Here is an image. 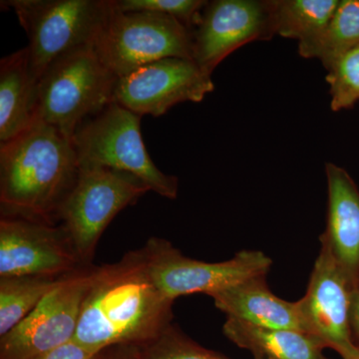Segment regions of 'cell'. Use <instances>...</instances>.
Returning <instances> with one entry per match:
<instances>
[{
  "mask_svg": "<svg viewBox=\"0 0 359 359\" xmlns=\"http://www.w3.org/2000/svg\"><path fill=\"white\" fill-rule=\"evenodd\" d=\"M149 271L168 299L195 294L211 295L256 276H268L273 261L261 250H244L233 259L207 263L184 256L165 238H149L142 248Z\"/></svg>",
  "mask_w": 359,
  "mask_h": 359,
  "instance_id": "8",
  "label": "cell"
},
{
  "mask_svg": "<svg viewBox=\"0 0 359 359\" xmlns=\"http://www.w3.org/2000/svg\"><path fill=\"white\" fill-rule=\"evenodd\" d=\"M137 359H228L200 346L174 323L158 339L136 347Z\"/></svg>",
  "mask_w": 359,
  "mask_h": 359,
  "instance_id": "21",
  "label": "cell"
},
{
  "mask_svg": "<svg viewBox=\"0 0 359 359\" xmlns=\"http://www.w3.org/2000/svg\"><path fill=\"white\" fill-rule=\"evenodd\" d=\"M330 108L332 111L351 109L359 101V46L337 60L327 70Z\"/></svg>",
  "mask_w": 359,
  "mask_h": 359,
  "instance_id": "22",
  "label": "cell"
},
{
  "mask_svg": "<svg viewBox=\"0 0 359 359\" xmlns=\"http://www.w3.org/2000/svg\"><path fill=\"white\" fill-rule=\"evenodd\" d=\"M122 13H154L176 18L192 32L199 23L204 0H114Z\"/></svg>",
  "mask_w": 359,
  "mask_h": 359,
  "instance_id": "23",
  "label": "cell"
},
{
  "mask_svg": "<svg viewBox=\"0 0 359 359\" xmlns=\"http://www.w3.org/2000/svg\"><path fill=\"white\" fill-rule=\"evenodd\" d=\"M353 289L327 245L321 244L306 294L297 304L306 332L342 359L359 355V347L354 342L351 328Z\"/></svg>",
  "mask_w": 359,
  "mask_h": 359,
  "instance_id": "12",
  "label": "cell"
},
{
  "mask_svg": "<svg viewBox=\"0 0 359 359\" xmlns=\"http://www.w3.org/2000/svg\"><path fill=\"white\" fill-rule=\"evenodd\" d=\"M359 46V0H341L318 39L299 47L304 58L320 59L328 70L347 52Z\"/></svg>",
  "mask_w": 359,
  "mask_h": 359,
  "instance_id": "20",
  "label": "cell"
},
{
  "mask_svg": "<svg viewBox=\"0 0 359 359\" xmlns=\"http://www.w3.org/2000/svg\"><path fill=\"white\" fill-rule=\"evenodd\" d=\"M351 359H359V355H358V356H356V358H351Z\"/></svg>",
  "mask_w": 359,
  "mask_h": 359,
  "instance_id": "27",
  "label": "cell"
},
{
  "mask_svg": "<svg viewBox=\"0 0 359 359\" xmlns=\"http://www.w3.org/2000/svg\"><path fill=\"white\" fill-rule=\"evenodd\" d=\"M226 318L255 327L306 332L299 304L276 297L266 276H256L210 295Z\"/></svg>",
  "mask_w": 359,
  "mask_h": 359,
  "instance_id": "15",
  "label": "cell"
},
{
  "mask_svg": "<svg viewBox=\"0 0 359 359\" xmlns=\"http://www.w3.org/2000/svg\"><path fill=\"white\" fill-rule=\"evenodd\" d=\"M27 35L33 80L39 82L58 58L85 46L95 47L111 11V0H7Z\"/></svg>",
  "mask_w": 359,
  "mask_h": 359,
  "instance_id": "4",
  "label": "cell"
},
{
  "mask_svg": "<svg viewBox=\"0 0 359 359\" xmlns=\"http://www.w3.org/2000/svg\"><path fill=\"white\" fill-rule=\"evenodd\" d=\"M174 301L153 280L143 250L94 266L74 340L94 353L145 346L173 325Z\"/></svg>",
  "mask_w": 359,
  "mask_h": 359,
  "instance_id": "1",
  "label": "cell"
},
{
  "mask_svg": "<svg viewBox=\"0 0 359 359\" xmlns=\"http://www.w3.org/2000/svg\"><path fill=\"white\" fill-rule=\"evenodd\" d=\"M273 35L269 1H208L192 30L193 60L212 75L217 66L240 47Z\"/></svg>",
  "mask_w": 359,
  "mask_h": 359,
  "instance_id": "13",
  "label": "cell"
},
{
  "mask_svg": "<svg viewBox=\"0 0 359 359\" xmlns=\"http://www.w3.org/2000/svg\"><path fill=\"white\" fill-rule=\"evenodd\" d=\"M214 90L212 75L192 59L165 58L118 78L113 103L141 117H160L177 104L201 102Z\"/></svg>",
  "mask_w": 359,
  "mask_h": 359,
  "instance_id": "10",
  "label": "cell"
},
{
  "mask_svg": "<svg viewBox=\"0 0 359 359\" xmlns=\"http://www.w3.org/2000/svg\"><path fill=\"white\" fill-rule=\"evenodd\" d=\"M99 359H137L136 347H109V348L104 349Z\"/></svg>",
  "mask_w": 359,
  "mask_h": 359,
  "instance_id": "26",
  "label": "cell"
},
{
  "mask_svg": "<svg viewBox=\"0 0 359 359\" xmlns=\"http://www.w3.org/2000/svg\"><path fill=\"white\" fill-rule=\"evenodd\" d=\"M328 205L327 228L320 236L337 263L359 285V189L344 168L325 164Z\"/></svg>",
  "mask_w": 359,
  "mask_h": 359,
  "instance_id": "14",
  "label": "cell"
},
{
  "mask_svg": "<svg viewBox=\"0 0 359 359\" xmlns=\"http://www.w3.org/2000/svg\"><path fill=\"white\" fill-rule=\"evenodd\" d=\"M117 81L95 47L75 49L54 61L37 82L35 115L73 141L87 118L113 103Z\"/></svg>",
  "mask_w": 359,
  "mask_h": 359,
  "instance_id": "3",
  "label": "cell"
},
{
  "mask_svg": "<svg viewBox=\"0 0 359 359\" xmlns=\"http://www.w3.org/2000/svg\"><path fill=\"white\" fill-rule=\"evenodd\" d=\"M94 266L65 276L37 308L0 337V359H32L74 339Z\"/></svg>",
  "mask_w": 359,
  "mask_h": 359,
  "instance_id": "9",
  "label": "cell"
},
{
  "mask_svg": "<svg viewBox=\"0 0 359 359\" xmlns=\"http://www.w3.org/2000/svg\"><path fill=\"white\" fill-rule=\"evenodd\" d=\"M192 32L176 18L154 13H122L111 0V11L95 49L117 76L165 58L193 60Z\"/></svg>",
  "mask_w": 359,
  "mask_h": 359,
  "instance_id": "7",
  "label": "cell"
},
{
  "mask_svg": "<svg viewBox=\"0 0 359 359\" xmlns=\"http://www.w3.org/2000/svg\"><path fill=\"white\" fill-rule=\"evenodd\" d=\"M351 328L354 342L359 347V285L354 287L351 294Z\"/></svg>",
  "mask_w": 359,
  "mask_h": 359,
  "instance_id": "25",
  "label": "cell"
},
{
  "mask_svg": "<svg viewBox=\"0 0 359 359\" xmlns=\"http://www.w3.org/2000/svg\"><path fill=\"white\" fill-rule=\"evenodd\" d=\"M101 353L89 351L73 339L63 346L56 347L32 359H99Z\"/></svg>",
  "mask_w": 359,
  "mask_h": 359,
  "instance_id": "24",
  "label": "cell"
},
{
  "mask_svg": "<svg viewBox=\"0 0 359 359\" xmlns=\"http://www.w3.org/2000/svg\"><path fill=\"white\" fill-rule=\"evenodd\" d=\"M65 278L0 276V337L27 318Z\"/></svg>",
  "mask_w": 359,
  "mask_h": 359,
  "instance_id": "19",
  "label": "cell"
},
{
  "mask_svg": "<svg viewBox=\"0 0 359 359\" xmlns=\"http://www.w3.org/2000/svg\"><path fill=\"white\" fill-rule=\"evenodd\" d=\"M339 0H269L275 34L297 39L306 46L320 36L332 20Z\"/></svg>",
  "mask_w": 359,
  "mask_h": 359,
  "instance_id": "18",
  "label": "cell"
},
{
  "mask_svg": "<svg viewBox=\"0 0 359 359\" xmlns=\"http://www.w3.org/2000/svg\"><path fill=\"white\" fill-rule=\"evenodd\" d=\"M148 188L133 175L101 167H80L76 183L61 205L57 221L84 266H92L99 240L112 219Z\"/></svg>",
  "mask_w": 359,
  "mask_h": 359,
  "instance_id": "6",
  "label": "cell"
},
{
  "mask_svg": "<svg viewBox=\"0 0 359 359\" xmlns=\"http://www.w3.org/2000/svg\"><path fill=\"white\" fill-rule=\"evenodd\" d=\"M36 86L26 47L0 60V144L23 133L36 119Z\"/></svg>",
  "mask_w": 359,
  "mask_h": 359,
  "instance_id": "16",
  "label": "cell"
},
{
  "mask_svg": "<svg viewBox=\"0 0 359 359\" xmlns=\"http://www.w3.org/2000/svg\"><path fill=\"white\" fill-rule=\"evenodd\" d=\"M80 167H101L133 175L150 191L174 200L179 180L151 159L141 133V116L111 103L87 120L73 137Z\"/></svg>",
  "mask_w": 359,
  "mask_h": 359,
  "instance_id": "5",
  "label": "cell"
},
{
  "mask_svg": "<svg viewBox=\"0 0 359 359\" xmlns=\"http://www.w3.org/2000/svg\"><path fill=\"white\" fill-rule=\"evenodd\" d=\"M79 171L73 141L36 118L23 133L0 144L1 216L56 224Z\"/></svg>",
  "mask_w": 359,
  "mask_h": 359,
  "instance_id": "2",
  "label": "cell"
},
{
  "mask_svg": "<svg viewBox=\"0 0 359 359\" xmlns=\"http://www.w3.org/2000/svg\"><path fill=\"white\" fill-rule=\"evenodd\" d=\"M223 332L236 346L250 351L254 359H328L323 344L301 330L255 327L226 318Z\"/></svg>",
  "mask_w": 359,
  "mask_h": 359,
  "instance_id": "17",
  "label": "cell"
},
{
  "mask_svg": "<svg viewBox=\"0 0 359 359\" xmlns=\"http://www.w3.org/2000/svg\"><path fill=\"white\" fill-rule=\"evenodd\" d=\"M83 269L61 224L1 216L0 276L63 278Z\"/></svg>",
  "mask_w": 359,
  "mask_h": 359,
  "instance_id": "11",
  "label": "cell"
}]
</instances>
